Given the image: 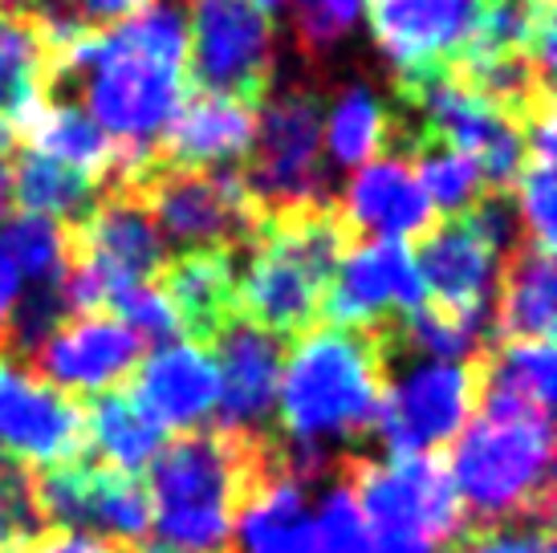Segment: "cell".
Returning <instances> with one entry per match:
<instances>
[{"mask_svg":"<svg viewBox=\"0 0 557 553\" xmlns=\"http://www.w3.org/2000/svg\"><path fill=\"white\" fill-rule=\"evenodd\" d=\"M187 77L203 94H224L245 107H261L277 77V29L269 13L248 0H184Z\"/></svg>","mask_w":557,"mask_h":553,"instance_id":"ba28073f","label":"cell"},{"mask_svg":"<svg viewBox=\"0 0 557 553\" xmlns=\"http://www.w3.org/2000/svg\"><path fill=\"white\" fill-rule=\"evenodd\" d=\"M9 196H13V175H9V155H0V216L9 208Z\"/></svg>","mask_w":557,"mask_h":553,"instance_id":"e575fe53","label":"cell"},{"mask_svg":"<svg viewBox=\"0 0 557 553\" xmlns=\"http://www.w3.org/2000/svg\"><path fill=\"white\" fill-rule=\"evenodd\" d=\"M16 553H131V550H126V545H114V541L90 538V533L46 529L41 538H33L29 545H21Z\"/></svg>","mask_w":557,"mask_h":553,"instance_id":"d6a6232c","label":"cell"},{"mask_svg":"<svg viewBox=\"0 0 557 553\" xmlns=\"http://www.w3.org/2000/svg\"><path fill=\"white\" fill-rule=\"evenodd\" d=\"M362 0H294L297 53L306 65H318L355 33Z\"/></svg>","mask_w":557,"mask_h":553,"instance_id":"f546056e","label":"cell"},{"mask_svg":"<svg viewBox=\"0 0 557 553\" xmlns=\"http://www.w3.org/2000/svg\"><path fill=\"white\" fill-rule=\"evenodd\" d=\"M248 155L252 159L240 180L261 216L330 204L322 171V102L310 82H289L264 94Z\"/></svg>","mask_w":557,"mask_h":553,"instance_id":"8992f818","label":"cell"},{"mask_svg":"<svg viewBox=\"0 0 557 553\" xmlns=\"http://www.w3.org/2000/svg\"><path fill=\"white\" fill-rule=\"evenodd\" d=\"M355 229L334 200L261 216L236 265V314L273 339H301L322 318L325 290Z\"/></svg>","mask_w":557,"mask_h":553,"instance_id":"277c9868","label":"cell"},{"mask_svg":"<svg viewBox=\"0 0 557 553\" xmlns=\"http://www.w3.org/2000/svg\"><path fill=\"white\" fill-rule=\"evenodd\" d=\"M411 257H416L428 306L484 318L505 253L488 241V232L472 216H448L444 224H432L419 236V253Z\"/></svg>","mask_w":557,"mask_h":553,"instance_id":"2e32d148","label":"cell"},{"mask_svg":"<svg viewBox=\"0 0 557 553\" xmlns=\"http://www.w3.org/2000/svg\"><path fill=\"white\" fill-rule=\"evenodd\" d=\"M187 86L184 0H151L102 33H82L53 53L46 98L74 102L123 151V184L156 163Z\"/></svg>","mask_w":557,"mask_h":553,"instance_id":"6da1fadb","label":"cell"},{"mask_svg":"<svg viewBox=\"0 0 557 553\" xmlns=\"http://www.w3.org/2000/svg\"><path fill=\"white\" fill-rule=\"evenodd\" d=\"M338 208L350 220V229L383 232L387 241L423 236L435 224V208L428 204L416 171L399 151L379 155L358 171Z\"/></svg>","mask_w":557,"mask_h":553,"instance_id":"603a6c76","label":"cell"},{"mask_svg":"<svg viewBox=\"0 0 557 553\" xmlns=\"http://www.w3.org/2000/svg\"><path fill=\"white\" fill-rule=\"evenodd\" d=\"M367 13L374 46L403 86L456 65L476 37L484 0H367Z\"/></svg>","mask_w":557,"mask_h":553,"instance_id":"4fadbf2b","label":"cell"},{"mask_svg":"<svg viewBox=\"0 0 557 553\" xmlns=\"http://www.w3.org/2000/svg\"><path fill=\"white\" fill-rule=\"evenodd\" d=\"M82 411H86V447H90L94 464L135 477L139 468L156 460L163 428L135 403V395L110 391Z\"/></svg>","mask_w":557,"mask_h":553,"instance_id":"484cf974","label":"cell"},{"mask_svg":"<svg viewBox=\"0 0 557 553\" xmlns=\"http://www.w3.org/2000/svg\"><path fill=\"white\" fill-rule=\"evenodd\" d=\"M37 505L46 529H70L135 550L151 529V501L135 477L102 468L94 460H74L62 468L33 472Z\"/></svg>","mask_w":557,"mask_h":553,"instance_id":"8fae6325","label":"cell"},{"mask_svg":"<svg viewBox=\"0 0 557 553\" xmlns=\"http://www.w3.org/2000/svg\"><path fill=\"white\" fill-rule=\"evenodd\" d=\"M472 362L476 407H484V415H549L557 386L549 342H496Z\"/></svg>","mask_w":557,"mask_h":553,"instance_id":"cb8c5ba5","label":"cell"},{"mask_svg":"<svg viewBox=\"0 0 557 553\" xmlns=\"http://www.w3.org/2000/svg\"><path fill=\"white\" fill-rule=\"evenodd\" d=\"M0 248L9 253L25 285H58L65 276V229L46 216H21L0 232Z\"/></svg>","mask_w":557,"mask_h":553,"instance_id":"f1b7e54d","label":"cell"},{"mask_svg":"<svg viewBox=\"0 0 557 553\" xmlns=\"http://www.w3.org/2000/svg\"><path fill=\"white\" fill-rule=\"evenodd\" d=\"M248 4H257V9H261V13H273V9H281V4H285V0H248Z\"/></svg>","mask_w":557,"mask_h":553,"instance_id":"d590c367","label":"cell"},{"mask_svg":"<svg viewBox=\"0 0 557 553\" xmlns=\"http://www.w3.org/2000/svg\"><path fill=\"white\" fill-rule=\"evenodd\" d=\"M147 208L151 224L180 253L224 248L240 253L261 224L240 171L228 168H151L126 184Z\"/></svg>","mask_w":557,"mask_h":553,"instance_id":"52a82bcc","label":"cell"},{"mask_svg":"<svg viewBox=\"0 0 557 553\" xmlns=\"http://www.w3.org/2000/svg\"><path fill=\"white\" fill-rule=\"evenodd\" d=\"M131 553H175V550H159V545H143V550H131Z\"/></svg>","mask_w":557,"mask_h":553,"instance_id":"74e56055","label":"cell"},{"mask_svg":"<svg viewBox=\"0 0 557 553\" xmlns=\"http://www.w3.org/2000/svg\"><path fill=\"white\" fill-rule=\"evenodd\" d=\"M143 342L114 314L90 309L62 318L46 342L25 358L37 379L58 386L62 395H110L131 370L139 367Z\"/></svg>","mask_w":557,"mask_h":553,"instance_id":"9a60e30c","label":"cell"},{"mask_svg":"<svg viewBox=\"0 0 557 553\" xmlns=\"http://www.w3.org/2000/svg\"><path fill=\"white\" fill-rule=\"evenodd\" d=\"M395 110H387L371 86L355 82L334 98V110L325 114V151L338 168H367L371 159L395 147Z\"/></svg>","mask_w":557,"mask_h":553,"instance_id":"4316f807","label":"cell"},{"mask_svg":"<svg viewBox=\"0 0 557 553\" xmlns=\"http://www.w3.org/2000/svg\"><path fill=\"white\" fill-rule=\"evenodd\" d=\"M549 415H484L451 447V489L468 517L488 525H549L554 513Z\"/></svg>","mask_w":557,"mask_h":553,"instance_id":"5b68a950","label":"cell"},{"mask_svg":"<svg viewBox=\"0 0 557 553\" xmlns=\"http://www.w3.org/2000/svg\"><path fill=\"white\" fill-rule=\"evenodd\" d=\"M110 314L135 334V339H151V342H168L180 334V322H175V309L163 297L156 281H143V285H131V290L114 293L110 297Z\"/></svg>","mask_w":557,"mask_h":553,"instance_id":"4dcf8cb0","label":"cell"},{"mask_svg":"<svg viewBox=\"0 0 557 553\" xmlns=\"http://www.w3.org/2000/svg\"><path fill=\"white\" fill-rule=\"evenodd\" d=\"M220 431L233 435H273L269 419L277 411L281 386V339L269 330L252 325L236 314L233 322L220 330Z\"/></svg>","mask_w":557,"mask_h":553,"instance_id":"e0dca14e","label":"cell"},{"mask_svg":"<svg viewBox=\"0 0 557 553\" xmlns=\"http://www.w3.org/2000/svg\"><path fill=\"white\" fill-rule=\"evenodd\" d=\"M554 253L521 241L500 261L496 276V339L500 342H549L554 334Z\"/></svg>","mask_w":557,"mask_h":553,"instance_id":"d4e9b609","label":"cell"},{"mask_svg":"<svg viewBox=\"0 0 557 553\" xmlns=\"http://www.w3.org/2000/svg\"><path fill=\"white\" fill-rule=\"evenodd\" d=\"M448 553H554L549 525H488L456 538Z\"/></svg>","mask_w":557,"mask_h":553,"instance_id":"1f68e13d","label":"cell"},{"mask_svg":"<svg viewBox=\"0 0 557 553\" xmlns=\"http://www.w3.org/2000/svg\"><path fill=\"white\" fill-rule=\"evenodd\" d=\"M58 41L29 9H0V155L16 147V131L46 98Z\"/></svg>","mask_w":557,"mask_h":553,"instance_id":"7402d4cb","label":"cell"},{"mask_svg":"<svg viewBox=\"0 0 557 553\" xmlns=\"http://www.w3.org/2000/svg\"><path fill=\"white\" fill-rule=\"evenodd\" d=\"M391 358L395 325L350 330L325 322L294 342L277 386V444L289 477L325 480L379 428Z\"/></svg>","mask_w":557,"mask_h":553,"instance_id":"7a4b0ae2","label":"cell"},{"mask_svg":"<svg viewBox=\"0 0 557 553\" xmlns=\"http://www.w3.org/2000/svg\"><path fill=\"white\" fill-rule=\"evenodd\" d=\"M419 306H423V281L411 248L383 236L342 253L334 281L325 290L322 314L330 325L387 330Z\"/></svg>","mask_w":557,"mask_h":553,"instance_id":"5bb4252c","label":"cell"},{"mask_svg":"<svg viewBox=\"0 0 557 553\" xmlns=\"http://www.w3.org/2000/svg\"><path fill=\"white\" fill-rule=\"evenodd\" d=\"M476 411V362H411L387 379L379 435L391 456H432L451 444Z\"/></svg>","mask_w":557,"mask_h":553,"instance_id":"30bf717a","label":"cell"},{"mask_svg":"<svg viewBox=\"0 0 557 553\" xmlns=\"http://www.w3.org/2000/svg\"><path fill=\"white\" fill-rule=\"evenodd\" d=\"M273 468H281L277 431L180 435L151 460V525L175 553H228L236 513Z\"/></svg>","mask_w":557,"mask_h":553,"instance_id":"3957f363","label":"cell"},{"mask_svg":"<svg viewBox=\"0 0 557 553\" xmlns=\"http://www.w3.org/2000/svg\"><path fill=\"white\" fill-rule=\"evenodd\" d=\"M135 403L159 428H200L220 403L216 358L203 346H163L143 362Z\"/></svg>","mask_w":557,"mask_h":553,"instance_id":"44dd1931","label":"cell"},{"mask_svg":"<svg viewBox=\"0 0 557 553\" xmlns=\"http://www.w3.org/2000/svg\"><path fill=\"white\" fill-rule=\"evenodd\" d=\"M342 472L371 533H399L432 545L456 538L465 525V508L435 456H391L379 464L362 452H346Z\"/></svg>","mask_w":557,"mask_h":553,"instance_id":"9c48e42d","label":"cell"},{"mask_svg":"<svg viewBox=\"0 0 557 553\" xmlns=\"http://www.w3.org/2000/svg\"><path fill=\"white\" fill-rule=\"evenodd\" d=\"M257 135V110L224 94H191L175 110L168 135L159 138V168H224L245 159Z\"/></svg>","mask_w":557,"mask_h":553,"instance_id":"d6986e66","label":"cell"},{"mask_svg":"<svg viewBox=\"0 0 557 553\" xmlns=\"http://www.w3.org/2000/svg\"><path fill=\"white\" fill-rule=\"evenodd\" d=\"M322 484L289 477L285 464L257 480L236 513V553H325L318 525Z\"/></svg>","mask_w":557,"mask_h":553,"instance_id":"ac0fdd59","label":"cell"},{"mask_svg":"<svg viewBox=\"0 0 557 553\" xmlns=\"http://www.w3.org/2000/svg\"><path fill=\"white\" fill-rule=\"evenodd\" d=\"M0 9H25V0H0Z\"/></svg>","mask_w":557,"mask_h":553,"instance_id":"8d00e7d4","label":"cell"},{"mask_svg":"<svg viewBox=\"0 0 557 553\" xmlns=\"http://www.w3.org/2000/svg\"><path fill=\"white\" fill-rule=\"evenodd\" d=\"M0 456L33 472L86 456V411L9 354H0Z\"/></svg>","mask_w":557,"mask_h":553,"instance_id":"7c38bea8","label":"cell"},{"mask_svg":"<svg viewBox=\"0 0 557 553\" xmlns=\"http://www.w3.org/2000/svg\"><path fill=\"white\" fill-rule=\"evenodd\" d=\"M358 553H432V545L416 538H399V533H371Z\"/></svg>","mask_w":557,"mask_h":553,"instance_id":"836d02e7","label":"cell"},{"mask_svg":"<svg viewBox=\"0 0 557 553\" xmlns=\"http://www.w3.org/2000/svg\"><path fill=\"white\" fill-rule=\"evenodd\" d=\"M9 175H13V200L25 208V216H46L62 229H74L82 216L107 196L82 171L65 168V163L46 159L37 151L21 155L16 168H9Z\"/></svg>","mask_w":557,"mask_h":553,"instance_id":"83f0119b","label":"cell"},{"mask_svg":"<svg viewBox=\"0 0 557 553\" xmlns=\"http://www.w3.org/2000/svg\"><path fill=\"white\" fill-rule=\"evenodd\" d=\"M156 285L175 309V322L191 346L216 342L236 318V253L196 248L163 261Z\"/></svg>","mask_w":557,"mask_h":553,"instance_id":"ffe728a7","label":"cell"}]
</instances>
